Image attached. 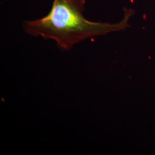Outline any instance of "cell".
Here are the masks:
<instances>
[{
  "instance_id": "6da1fadb",
  "label": "cell",
  "mask_w": 155,
  "mask_h": 155,
  "mask_svg": "<svg viewBox=\"0 0 155 155\" xmlns=\"http://www.w3.org/2000/svg\"><path fill=\"white\" fill-rule=\"evenodd\" d=\"M85 4V0H54L46 16L24 21V31L31 36L53 39L61 49L68 51L85 39L124 30L129 27L128 21L134 13L133 9L125 8L120 22H93L83 16Z\"/></svg>"
}]
</instances>
